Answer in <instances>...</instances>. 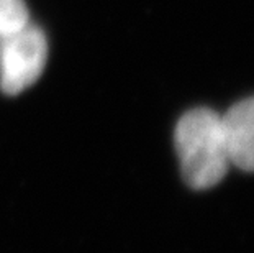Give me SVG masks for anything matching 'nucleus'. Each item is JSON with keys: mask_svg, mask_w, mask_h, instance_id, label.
<instances>
[{"mask_svg": "<svg viewBox=\"0 0 254 253\" xmlns=\"http://www.w3.org/2000/svg\"><path fill=\"white\" fill-rule=\"evenodd\" d=\"M48 59V41L36 26L26 25L2 38L0 87L5 94H20L41 76Z\"/></svg>", "mask_w": 254, "mask_h": 253, "instance_id": "f03ea898", "label": "nucleus"}, {"mask_svg": "<svg viewBox=\"0 0 254 253\" xmlns=\"http://www.w3.org/2000/svg\"><path fill=\"white\" fill-rule=\"evenodd\" d=\"M174 145L184 181L192 189H210L230 168L221 115L208 107L186 112L177 122Z\"/></svg>", "mask_w": 254, "mask_h": 253, "instance_id": "f257e3e1", "label": "nucleus"}, {"mask_svg": "<svg viewBox=\"0 0 254 253\" xmlns=\"http://www.w3.org/2000/svg\"><path fill=\"white\" fill-rule=\"evenodd\" d=\"M230 163L254 173V95L236 102L221 115Z\"/></svg>", "mask_w": 254, "mask_h": 253, "instance_id": "7ed1b4c3", "label": "nucleus"}, {"mask_svg": "<svg viewBox=\"0 0 254 253\" xmlns=\"http://www.w3.org/2000/svg\"><path fill=\"white\" fill-rule=\"evenodd\" d=\"M28 25V8L23 0H0V38Z\"/></svg>", "mask_w": 254, "mask_h": 253, "instance_id": "20e7f679", "label": "nucleus"}]
</instances>
